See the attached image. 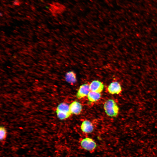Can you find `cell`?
Listing matches in <instances>:
<instances>
[{
    "mask_svg": "<svg viewBox=\"0 0 157 157\" xmlns=\"http://www.w3.org/2000/svg\"><path fill=\"white\" fill-rule=\"evenodd\" d=\"M104 108L106 115L110 117H116L119 113L118 106L115 101L112 99H109L105 101Z\"/></svg>",
    "mask_w": 157,
    "mask_h": 157,
    "instance_id": "6da1fadb",
    "label": "cell"
},
{
    "mask_svg": "<svg viewBox=\"0 0 157 157\" xmlns=\"http://www.w3.org/2000/svg\"><path fill=\"white\" fill-rule=\"evenodd\" d=\"M69 109L72 114L78 115L81 113L82 110V106L80 103L74 101L69 105Z\"/></svg>",
    "mask_w": 157,
    "mask_h": 157,
    "instance_id": "9c48e42d",
    "label": "cell"
},
{
    "mask_svg": "<svg viewBox=\"0 0 157 157\" xmlns=\"http://www.w3.org/2000/svg\"><path fill=\"white\" fill-rule=\"evenodd\" d=\"M8 6H9V7H10V8H13V6H12L10 4H8Z\"/></svg>",
    "mask_w": 157,
    "mask_h": 157,
    "instance_id": "5bb4252c",
    "label": "cell"
},
{
    "mask_svg": "<svg viewBox=\"0 0 157 157\" xmlns=\"http://www.w3.org/2000/svg\"><path fill=\"white\" fill-rule=\"evenodd\" d=\"M81 147L84 150L90 152L93 151L96 149L97 144L95 140L90 137L82 138L80 142Z\"/></svg>",
    "mask_w": 157,
    "mask_h": 157,
    "instance_id": "3957f363",
    "label": "cell"
},
{
    "mask_svg": "<svg viewBox=\"0 0 157 157\" xmlns=\"http://www.w3.org/2000/svg\"><path fill=\"white\" fill-rule=\"evenodd\" d=\"M87 96L90 101L94 102L100 99L101 97V93L90 91Z\"/></svg>",
    "mask_w": 157,
    "mask_h": 157,
    "instance_id": "8fae6325",
    "label": "cell"
},
{
    "mask_svg": "<svg viewBox=\"0 0 157 157\" xmlns=\"http://www.w3.org/2000/svg\"><path fill=\"white\" fill-rule=\"evenodd\" d=\"M89 84L85 83L81 85L77 92L76 96L78 99H81L87 96L90 92Z\"/></svg>",
    "mask_w": 157,
    "mask_h": 157,
    "instance_id": "5b68a950",
    "label": "cell"
},
{
    "mask_svg": "<svg viewBox=\"0 0 157 157\" xmlns=\"http://www.w3.org/2000/svg\"><path fill=\"white\" fill-rule=\"evenodd\" d=\"M7 132L6 129L3 126L0 128V139L1 141L4 140L6 137Z\"/></svg>",
    "mask_w": 157,
    "mask_h": 157,
    "instance_id": "7c38bea8",
    "label": "cell"
},
{
    "mask_svg": "<svg viewBox=\"0 0 157 157\" xmlns=\"http://www.w3.org/2000/svg\"><path fill=\"white\" fill-rule=\"evenodd\" d=\"M90 91L101 93L103 90L104 85L101 81L97 80L92 81L89 84Z\"/></svg>",
    "mask_w": 157,
    "mask_h": 157,
    "instance_id": "52a82bcc",
    "label": "cell"
},
{
    "mask_svg": "<svg viewBox=\"0 0 157 157\" xmlns=\"http://www.w3.org/2000/svg\"><path fill=\"white\" fill-rule=\"evenodd\" d=\"M50 6L49 10L52 15L54 17L61 14L66 9V7L64 5L57 2H53L52 4H50Z\"/></svg>",
    "mask_w": 157,
    "mask_h": 157,
    "instance_id": "277c9868",
    "label": "cell"
},
{
    "mask_svg": "<svg viewBox=\"0 0 157 157\" xmlns=\"http://www.w3.org/2000/svg\"><path fill=\"white\" fill-rule=\"evenodd\" d=\"M56 112L58 118L60 120L65 119L72 115L69 109V105L65 103L60 104L57 106Z\"/></svg>",
    "mask_w": 157,
    "mask_h": 157,
    "instance_id": "7a4b0ae2",
    "label": "cell"
},
{
    "mask_svg": "<svg viewBox=\"0 0 157 157\" xmlns=\"http://www.w3.org/2000/svg\"><path fill=\"white\" fill-rule=\"evenodd\" d=\"M65 81L72 85H74L77 81L76 75L73 71L67 72L65 76Z\"/></svg>",
    "mask_w": 157,
    "mask_h": 157,
    "instance_id": "30bf717a",
    "label": "cell"
},
{
    "mask_svg": "<svg viewBox=\"0 0 157 157\" xmlns=\"http://www.w3.org/2000/svg\"><path fill=\"white\" fill-rule=\"evenodd\" d=\"M81 131L85 134H90L93 132L94 127L92 123L88 120L83 121L80 126Z\"/></svg>",
    "mask_w": 157,
    "mask_h": 157,
    "instance_id": "ba28073f",
    "label": "cell"
},
{
    "mask_svg": "<svg viewBox=\"0 0 157 157\" xmlns=\"http://www.w3.org/2000/svg\"><path fill=\"white\" fill-rule=\"evenodd\" d=\"M108 92L111 94H119L122 91V88L119 83L117 81L111 82L108 87Z\"/></svg>",
    "mask_w": 157,
    "mask_h": 157,
    "instance_id": "8992f818",
    "label": "cell"
},
{
    "mask_svg": "<svg viewBox=\"0 0 157 157\" xmlns=\"http://www.w3.org/2000/svg\"><path fill=\"white\" fill-rule=\"evenodd\" d=\"M22 2L19 0H14L13 2V4L14 6H20Z\"/></svg>",
    "mask_w": 157,
    "mask_h": 157,
    "instance_id": "4fadbf2b",
    "label": "cell"
}]
</instances>
